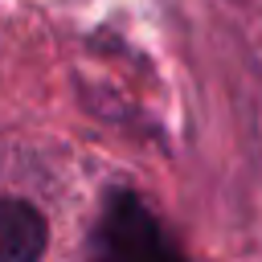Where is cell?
<instances>
[{
  "mask_svg": "<svg viewBox=\"0 0 262 262\" xmlns=\"http://www.w3.org/2000/svg\"><path fill=\"white\" fill-rule=\"evenodd\" d=\"M86 262H184L172 233L131 188H111L86 250Z\"/></svg>",
  "mask_w": 262,
  "mask_h": 262,
  "instance_id": "1",
  "label": "cell"
},
{
  "mask_svg": "<svg viewBox=\"0 0 262 262\" xmlns=\"http://www.w3.org/2000/svg\"><path fill=\"white\" fill-rule=\"evenodd\" d=\"M45 242V213L20 196H0V262H41Z\"/></svg>",
  "mask_w": 262,
  "mask_h": 262,
  "instance_id": "2",
  "label": "cell"
}]
</instances>
